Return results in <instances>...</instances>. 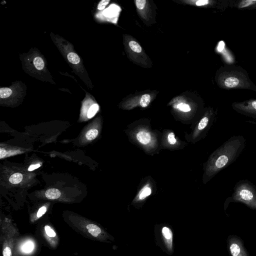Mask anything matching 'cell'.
Returning a JSON list of instances; mask_svg holds the SVG:
<instances>
[{
  "instance_id": "1",
  "label": "cell",
  "mask_w": 256,
  "mask_h": 256,
  "mask_svg": "<svg viewBox=\"0 0 256 256\" xmlns=\"http://www.w3.org/2000/svg\"><path fill=\"white\" fill-rule=\"evenodd\" d=\"M245 143L243 136H233L212 154L205 166L204 182H206L234 162L244 149Z\"/></svg>"
},
{
  "instance_id": "2",
  "label": "cell",
  "mask_w": 256,
  "mask_h": 256,
  "mask_svg": "<svg viewBox=\"0 0 256 256\" xmlns=\"http://www.w3.org/2000/svg\"><path fill=\"white\" fill-rule=\"evenodd\" d=\"M72 229L92 240H102L106 237V232L96 223L78 216L68 218L66 222Z\"/></svg>"
},
{
  "instance_id": "3",
  "label": "cell",
  "mask_w": 256,
  "mask_h": 256,
  "mask_svg": "<svg viewBox=\"0 0 256 256\" xmlns=\"http://www.w3.org/2000/svg\"><path fill=\"white\" fill-rule=\"evenodd\" d=\"M232 198L234 202H242L256 210V186L249 181H240L234 188Z\"/></svg>"
},
{
  "instance_id": "4",
  "label": "cell",
  "mask_w": 256,
  "mask_h": 256,
  "mask_svg": "<svg viewBox=\"0 0 256 256\" xmlns=\"http://www.w3.org/2000/svg\"><path fill=\"white\" fill-rule=\"evenodd\" d=\"M18 232L12 222L4 220L1 222V242L2 256H13L18 238Z\"/></svg>"
},
{
  "instance_id": "5",
  "label": "cell",
  "mask_w": 256,
  "mask_h": 256,
  "mask_svg": "<svg viewBox=\"0 0 256 256\" xmlns=\"http://www.w3.org/2000/svg\"><path fill=\"white\" fill-rule=\"evenodd\" d=\"M36 248V244L34 241L29 238L20 240L18 238L14 247L18 254L21 256L31 254L35 250Z\"/></svg>"
},
{
  "instance_id": "6",
  "label": "cell",
  "mask_w": 256,
  "mask_h": 256,
  "mask_svg": "<svg viewBox=\"0 0 256 256\" xmlns=\"http://www.w3.org/2000/svg\"><path fill=\"white\" fill-rule=\"evenodd\" d=\"M42 234L50 246L55 248L58 244V237L54 229L50 225L46 224L42 228Z\"/></svg>"
},
{
  "instance_id": "7",
  "label": "cell",
  "mask_w": 256,
  "mask_h": 256,
  "mask_svg": "<svg viewBox=\"0 0 256 256\" xmlns=\"http://www.w3.org/2000/svg\"><path fill=\"white\" fill-rule=\"evenodd\" d=\"M228 248L231 256H248L241 242L236 238L230 239Z\"/></svg>"
},
{
  "instance_id": "8",
  "label": "cell",
  "mask_w": 256,
  "mask_h": 256,
  "mask_svg": "<svg viewBox=\"0 0 256 256\" xmlns=\"http://www.w3.org/2000/svg\"><path fill=\"white\" fill-rule=\"evenodd\" d=\"M238 112L256 118V100H252L246 104H239L234 106Z\"/></svg>"
},
{
  "instance_id": "9",
  "label": "cell",
  "mask_w": 256,
  "mask_h": 256,
  "mask_svg": "<svg viewBox=\"0 0 256 256\" xmlns=\"http://www.w3.org/2000/svg\"><path fill=\"white\" fill-rule=\"evenodd\" d=\"M136 138L142 144L149 146L153 144V138L150 133L144 130H140L136 133Z\"/></svg>"
},
{
  "instance_id": "10",
  "label": "cell",
  "mask_w": 256,
  "mask_h": 256,
  "mask_svg": "<svg viewBox=\"0 0 256 256\" xmlns=\"http://www.w3.org/2000/svg\"><path fill=\"white\" fill-rule=\"evenodd\" d=\"M210 121V116H204L199 122L194 134V137L198 136L202 132L209 124Z\"/></svg>"
},
{
  "instance_id": "11",
  "label": "cell",
  "mask_w": 256,
  "mask_h": 256,
  "mask_svg": "<svg viewBox=\"0 0 256 256\" xmlns=\"http://www.w3.org/2000/svg\"><path fill=\"white\" fill-rule=\"evenodd\" d=\"M240 84L238 78L234 76H230L226 78L224 82V86L228 88H234Z\"/></svg>"
},
{
  "instance_id": "12",
  "label": "cell",
  "mask_w": 256,
  "mask_h": 256,
  "mask_svg": "<svg viewBox=\"0 0 256 256\" xmlns=\"http://www.w3.org/2000/svg\"><path fill=\"white\" fill-rule=\"evenodd\" d=\"M60 191L56 188H50L45 192L46 198L50 200L57 199L60 197Z\"/></svg>"
},
{
  "instance_id": "13",
  "label": "cell",
  "mask_w": 256,
  "mask_h": 256,
  "mask_svg": "<svg viewBox=\"0 0 256 256\" xmlns=\"http://www.w3.org/2000/svg\"><path fill=\"white\" fill-rule=\"evenodd\" d=\"M152 193V189L149 185L145 186L140 192L138 196V200H142L150 196Z\"/></svg>"
},
{
  "instance_id": "14",
  "label": "cell",
  "mask_w": 256,
  "mask_h": 256,
  "mask_svg": "<svg viewBox=\"0 0 256 256\" xmlns=\"http://www.w3.org/2000/svg\"><path fill=\"white\" fill-rule=\"evenodd\" d=\"M47 208L45 206H42L40 207L36 214L32 216L30 218L31 222L33 223L35 221L37 220L38 218L42 217L46 212Z\"/></svg>"
},
{
  "instance_id": "15",
  "label": "cell",
  "mask_w": 256,
  "mask_h": 256,
  "mask_svg": "<svg viewBox=\"0 0 256 256\" xmlns=\"http://www.w3.org/2000/svg\"><path fill=\"white\" fill-rule=\"evenodd\" d=\"M23 178L22 174L20 173L17 172L12 174L10 178L9 181L12 184H17L21 182Z\"/></svg>"
},
{
  "instance_id": "16",
  "label": "cell",
  "mask_w": 256,
  "mask_h": 256,
  "mask_svg": "<svg viewBox=\"0 0 256 256\" xmlns=\"http://www.w3.org/2000/svg\"><path fill=\"white\" fill-rule=\"evenodd\" d=\"M68 61L73 64H78L80 62L79 56L75 52H70L67 56Z\"/></svg>"
},
{
  "instance_id": "17",
  "label": "cell",
  "mask_w": 256,
  "mask_h": 256,
  "mask_svg": "<svg viewBox=\"0 0 256 256\" xmlns=\"http://www.w3.org/2000/svg\"><path fill=\"white\" fill-rule=\"evenodd\" d=\"M150 96L149 94H143L140 99V104L143 108L146 107L150 102Z\"/></svg>"
},
{
  "instance_id": "18",
  "label": "cell",
  "mask_w": 256,
  "mask_h": 256,
  "mask_svg": "<svg viewBox=\"0 0 256 256\" xmlns=\"http://www.w3.org/2000/svg\"><path fill=\"white\" fill-rule=\"evenodd\" d=\"M34 64L36 68L38 70L43 69L44 66V63L42 58L40 56H36L34 60Z\"/></svg>"
},
{
  "instance_id": "19",
  "label": "cell",
  "mask_w": 256,
  "mask_h": 256,
  "mask_svg": "<svg viewBox=\"0 0 256 256\" xmlns=\"http://www.w3.org/2000/svg\"><path fill=\"white\" fill-rule=\"evenodd\" d=\"M130 49L136 53H140L142 51V48L140 46L136 41L131 40L128 44Z\"/></svg>"
},
{
  "instance_id": "20",
  "label": "cell",
  "mask_w": 256,
  "mask_h": 256,
  "mask_svg": "<svg viewBox=\"0 0 256 256\" xmlns=\"http://www.w3.org/2000/svg\"><path fill=\"white\" fill-rule=\"evenodd\" d=\"M98 130L96 128H92L89 130L86 134V138L88 140H94L98 136Z\"/></svg>"
},
{
  "instance_id": "21",
  "label": "cell",
  "mask_w": 256,
  "mask_h": 256,
  "mask_svg": "<svg viewBox=\"0 0 256 256\" xmlns=\"http://www.w3.org/2000/svg\"><path fill=\"white\" fill-rule=\"evenodd\" d=\"M162 234L164 238L169 241V243L170 245L172 244L170 242V240L172 241V232L170 228L167 227H164L162 229Z\"/></svg>"
},
{
  "instance_id": "22",
  "label": "cell",
  "mask_w": 256,
  "mask_h": 256,
  "mask_svg": "<svg viewBox=\"0 0 256 256\" xmlns=\"http://www.w3.org/2000/svg\"><path fill=\"white\" fill-rule=\"evenodd\" d=\"M12 90L8 88H0V97L2 98H8L12 94Z\"/></svg>"
},
{
  "instance_id": "23",
  "label": "cell",
  "mask_w": 256,
  "mask_h": 256,
  "mask_svg": "<svg viewBox=\"0 0 256 256\" xmlns=\"http://www.w3.org/2000/svg\"><path fill=\"white\" fill-rule=\"evenodd\" d=\"M98 110V106L96 104H94L90 108L88 112V118H91L93 117L95 114L96 113Z\"/></svg>"
},
{
  "instance_id": "24",
  "label": "cell",
  "mask_w": 256,
  "mask_h": 256,
  "mask_svg": "<svg viewBox=\"0 0 256 256\" xmlns=\"http://www.w3.org/2000/svg\"><path fill=\"white\" fill-rule=\"evenodd\" d=\"M167 140L170 145H174L177 143V140L175 138L174 134L172 132L168 133L167 136Z\"/></svg>"
},
{
  "instance_id": "25",
  "label": "cell",
  "mask_w": 256,
  "mask_h": 256,
  "mask_svg": "<svg viewBox=\"0 0 256 256\" xmlns=\"http://www.w3.org/2000/svg\"><path fill=\"white\" fill-rule=\"evenodd\" d=\"M256 3V0H242L240 2L238 5V7L240 8H246L251 5L254 4Z\"/></svg>"
},
{
  "instance_id": "26",
  "label": "cell",
  "mask_w": 256,
  "mask_h": 256,
  "mask_svg": "<svg viewBox=\"0 0 256 256\" xmlns=\"http://www.w3.org/2000/svg\"><path fill=\"white\" fill-rule=\"evenodd\" d=\"M177 108L180 111L188 112L191 110L190 106L184 103H180L177 106Z\"/></svg>"
},
{
  "instance_id": "27",
  "label": "cell",
  "mask_w": 256,
  "mask_h": 256,
  "mask_svg": "<svg viewBox=\"0 0 256 256\" xmlns=\"http://www.w3.org/2000/svg\"><path fill=\"white\" fill-rule=\"evenodd\" d=\"M146 0H136V4L139 10H142L146 6Z\"/></svg>"
},
{
  "instance_id": "28",
  "label": "cell",
  "mask_w": 256,
  "mask_h": 256,
  "mask_svg": "<svg viewBox=\"0 0 256 256\" xmlns=\"http://www.w3.org/2000/svg\"><path fill=\"white\" fill-rule=\"evenodd\" d=\"M110 0H101L98 6V9L99 10H104L106 6L109 3Z\"/></svg>"
},
{
  "instance_id": "29",
  "label": "cell",
  "mask_w": 256,
  "mask_h": 256,
  "mask_svg": "<svg viewBox=\"0 0 256 256\" xmlns=\"http://www.w3.org/2000/svg\"><path fill=\"white\" fill-rule=\"evenodd\" d=\"M208 2L209 1L208 0H200L196 2V4L197 6H202L208 4Z\"/></svg>"
},
{
  "instance_id": "30",
  "label": "cell",
  "mask_w": 256,
  "mask_h": 256,
  "mask_svg": "<svg viewBox=\"0 0 256 256\" xmlns=\"http://www.w3.org/2000/svg\"><path fill=\"white\" fill-rule=\"evenodd\" d=\"M40 165L39 164H32L30 166V167L28 168V171H32L34 170L35 169H36L40 167Z\"/></svg>"
},
{
  "instance_id": "31",
  "label": "cell",
  "mask_w": 256,
  "mask_h": 256,
  "mask_svg": "<svg viewBox=\"0 0 256 256\" xmlns=\"http://www.w3.org/2000/svg\"><path fill=\"white\" fill-rule=\"evenodd\" d=\"M6 151L4 149L2 148H0V158H2L6 156Z\"/></svg>"
},
{
  "instance_id": "32",
  "label": "cell",
  "mask_w": 256,
  "mask_h": 256,
  "mask_svg": "<svg viewBox=\"0 0 256 256\" xmlns=\"http://www.w3.org/2000/svg\"><path fill=\"white\" fill-rule=\"evenodd\" d=\"M13 256H21L18 254L15 248H14Z\"/></svg>"
}]
</instances>
